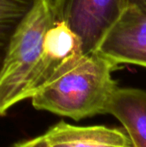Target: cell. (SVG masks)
<instances>
[{
    "instance_id": "obj_3",
    "label": "cell",
    "mask_w": 146,
    "mask_h": 147,
    "mask_svg": "<svg viewBox=\"0 0 146 147\" xmlns=\"http://www.w3.org/2000/svg\"><path fill=\"white\" fill-rule=\"evenodd\" d=\"M127 4V0H53L55 18L75 33L83 54L97 49Z\"/></svg>"
},
{
    "instance_id": "obj_2",
    "label": "cell",
    "mask_w": 146,
    "mask_h": 147,
    "mask_svg": "<svg viewBox=\"0 0 146 147\" xmlns=\"http://www.w3.org/2000/svg\"><path fill=\"white\" fill-rule=\"evenodd\" d=\"M55 19L53 0H37L14 33L0 69V117L31 97L45 33Z\"/></svg>"
},
{
    "instance_id": "obj_1",
    "label": "cell",
    "mask_w": 146,
    "mask_h": 147,
    "mask_svg": "<svg viewBox=\"0 0 146 147\" xmlns=\"http://www.w3.org/2000/svg\"><path fill=\"white\" fill-rule=\"evenodd\" d=\"M117 64L97 50L84 54L31 97L34 108L81 120L106 114L117 89Z\"/></svg>"
},
{
    "instance_id": "obj_4",
    "label": "cell",
    "mask_w": 146,
    "mask_h": 147,
    "mask_svg": "<svg viewBox=\"0 0 146 147\" xmlns=\"http://www.w3.org/2000/svg\"><path fill=\"white\" fill-rule=\"evenodd\" d=\"M96 50L117 65L134 64L146 68V9L127 5Z\"/></svg>"
},
{
    "instance_id": "obj_5",
    "label": "cell",
    "mask_w": 146,
    "mask_h": 147,
    "mask_svg": "<svg viewBox=\"0 0 146 147\" xmlns=\"http://www.w3.org/2000/svg\"><path fill=\"white\" fill-rule=\"evenodd\" d=\"M82 55L80 41L75 33L62 21L55 19L45 33L31 97Z\"/></svg>"
},
{
    "instance_id": "obj_10",
    "label": "cell",
    "mask_w": 146,
    "mask_h": 147,
    "mask_svg": "<svg viewBox=\"0 0 146 147\" xmlns=\"http://www.w3.org/2000/svg\"><path fill=\"white\" fill-rule=\"evenodd\" d=\"M127 1H128L127 5L131 4V5H135V6H138V7L146 9V0H127Z\"/></svg>"
},
{
    "instance_id": "obj_9",
    "label": "cell",
    "mask_w": 146,
    "mask_h": 147,
    "mask_svg": "<svg viewBox=\"0 0 146 147\" xmlns=\"http://www.w3.org/2000/svg\"><path fill=\"white\" fill-rule=\"evenodd\" d=\"M12 147H49V145L46 137L43 134V135L37 136V137L31 138V139L20 141L14 144Z\"/></svg>"
},
{
    "instance_id": "obj_8",
    "label": "cell",
    "mask_w": 146,
    "mask_h": 147,
    "mask_svg": "<svg viewBox=\"0 0 146 147\" xmlns=\"http://www.w3.org/2000/svg\"><path fill=\"white\" fill-rule=\"evenodd\" d=\"M37 0H0V69L14 33Z\"/></svg>"
},
{
    "instance_id": "obj_6",
    "label": "cell",
    "mask_w": 146,
    "mask_h": 147,
    "mask_svg": "<svg viewBox=\"0 0 146 147\" xmlns=\"http://www.w3.org/2000/svg\"><path fill=\"white\" fill-rule=\"evenodd\" d=\"M44 135L49 147H133L123 127L76 126L60 121Z\"/></svg>"
},
{
    "instance_id": "obj_7",
    "label": "cell",
    "mask_w": 146,
    "mask_h": 147,
    "mask_svg": "<svg viewBox=\"0 0 146 147\" xmlns=\"http://www.w3.org/2000/svg\"><path fill=\"white\" fill-rule=\"evenodd\" d=\"M107 113L122 124L133 147H146V90L117 87Z\"/></svg>"
}]
</instances>
